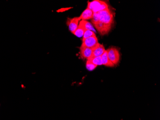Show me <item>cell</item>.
<instances>
[{
    "instance_id": "6da1fadb",
    "label": "cell",
    "mask_w": 160,
    "mask_h": 120,
    "mask_svg": "<svg viewBox=\"0 0 160 120\" xmlns=\"http://www.w3.org/2000/svg\"><path fill=\"white\" fill-rule=\"evenodd\" d=\"M101 22L112 26L114 24V17L109 9L93 13L92 22Z\"/></svg>"
},
{
    "instance_id": "7a4b0ae2",
    "label": "cell",
    "mask_w": 160,
    "mask_h": 120,
    "mask_svg": "<svg viewBox=\"0 0 160 120\" xmlns=\"http://www.w3.org/2000/svg\"><path fill=\"white\" fill-rule=\"evenodd\" d=\"M87 8L91 10L93 13L109 9L108 6L106 2L100 0H95L88 2Z\"/></svg>"
},
{
    "instance_id": "3957f363",
    "label": "cell",
    "mask_w": 160,
    "mask_h": 120,
    "mask_svg": "<svg viewBox=\"0 0 160 120\" xmlns=\"http://www.w3.org/2000/svg\"><path fill=\"white\" fill-rule=\"evenodd\" d=\"M108 57L114 65H118L120 60L119 51L117 48L112 47L107 50Z\"/></svg>"
},
{
    "instance_id": "277c9868",
    "label": "cell",
    "mask_w": 160,
    "mask_h": 120,
    "mask_svg": "<svg viewBox=\"0 0 160 120\" xmlns=\"http://www.w3.org/2000/svg\"><path fill=\"white\" fill-rule=\"evenodd\" d=\"M98 44H99V42H98V39L96 36H95L89 37V38H86L85 39H82V46L93 50L97 47V46Z\"/></svg>"
},
{
    "instance_id": "5b68a950",
    "label": "cell",
    "mask_w": 160,
    "mask_h": 120,
    "mask_svg": "<svg viewBox=\"0 0 160 120\" xmlns=\"http://www.w3.org/2000/svg\"><path fill=\"white\" fill-rule=\"evenodd\" d=\"M92 23L101 35H104L107 34L112 28V26L105 24L101 22H92Z\"/></svg>"
},
{
    "instance_id": "8992f818",
    "label": "cell",
    "mask_w": 160,
    "mask_h": 120,
    "mask_svg": "<svg viewBox=\"0 0 160 120\" xmlns=\"http://www.w3.org/2000/svg\"><path fill=\"white\" fill-rule=\"evenodd\" d=\"M80 21L79 17H75L74 18H68L67 24L69 27V29L72 33H74L76 30L79 25V21Z\"/></svg>"
},
{
    "instance_id": "52a82bcc",
    "label": "cell",
    "mask_w": 160,
    "mask_h": 120,
    "mask_svg": "<svg viewBox=\"0 0 160 120\" xmlns=\"http://www.w3.org/2000/svg\"><path fill=\"white\" fill-rule=\"evenodd\" d=\"M93 51V50L90 49V48H87L85 46H81L80 47V54L81 56L83 59H90L92 57Z\"/></svg>"
},
{
    "instance_id": "ba28073f",
    "label": "cell",
    "mask_w": 160,
    "mask_h": 120,
    "mask_svg": "<svg viewBox=\"0 0 160 120\" xmlns=\"http://www.w3.org/2000/svg\"><path fill=\"white\" fill-rule=\"evenodd\" d=\"M106 51L105 47L102 44L99 43L97 47L93 49V51L92 57H96V56H101Z\"/></svg>"
},
{
    "instance_id": "9c48e42d",
    "label": "cell",
    "mask_w": 160,
    "mask_h": 120,
    "mask_svg": "<svg viewBox=\"0 0 160 120\" xmlns=\"http://www.w3.org/2000/svg\"><path fill=\"white\" fill-rule=\"evenodd\" d=\"M93 13L89 8H87L82 13L81 15L79 17L80 20H86L92 19L93 16Z\"/></svg>"
},
{
    "instance_id": "30bf717a",
    "label": "cell",
    "mask_w": 160,
    "mask_h": 120,
    "mask_svg": "<svg viewBox=\"0 0 160 120\" xmlns=\"http://www.w3.org/2000/svg\"><path fill=\"white\" fill-rule=\"evenodd\" d=\"M102 63L104 66L107 67H114V65L113 63L111 62L108 57L107 53V51L103 54L101 56Z\"/></svg>"
},
{
    "instance_id": "8fae6325",
    "label": "cell",
    "mask_w": 160,
    "mask_h": 120,
    "mask_svg": "<svg viewBox=\"0 0 160 120\" xmlns=\"http://www.w3.org/2000/svg\"><path fill=\"white\" fill-rule=\"evenodd\" d=\"M85 29L84 27H83L82 24L80 23L79 25H78V28H77V29H76V30L75 31V32L73 34L75 35L76 36H77V37L81 38V37H83L84 33L85 32Z\"/></svg>"
},
{
    "instance_id": "7c38bea8",
    "label": "cell",
    "mask_w": 160,
    "mask_h": 120,
    "mask_svg": "<svg viewBox=\"0 0 160 120\" xmlns=\"http://www.w3.org/2000/svg\"><path fill=\"white\" fill-rule=\"evenodd\" d=\"M80 23L82 24L85 30H91L95 32V29L91 23L86 20H81L80 21Z\"/></svg>"
},
{
    "instance_id": "4fadbf2b",
    "label": "cell",
    "mask_w": 160,
    "mask_h": 120,
    "mask_svg": "<svg viewBox=\"0 0 160 120\" xmlns=\"http://www.w3.org/2000/svg\"><path fill=\"white\" fill-rule=\"evenodd\" d=\"M88 61L92 62L96 66H101L102 65V63L101 56H96V57H93L88 59Z\"/></svg>"
},
{
    "instance_id": "5bb4252c",
    "label": "cell",
    "mask_w": 160,
    "mask_h": 120,
    "mask_svg": "<svg viewBox=\"0 0 160 120\" xmlns=\"http://www.w3.org/2000/svg\"><path fill=\"white\" fill-rule=\"evenodd\" d=\"M95 36H96V35L93 31H91V30H86L85 32L84 33V34H83L82 39H86V38H89V37Z\"/></svg>"
},
{
    "instance_id": "9a60e30c",
    "label": "cell",
    "mask_w": 160,
    "mask_h": 120,
    "mask_svg": "<svg viewBox=\"0 0 160 120\" xmlns=\"http://www.w3.org/2000/svg\"><path fill=\"white\" fill-rule=\"evenodd\" d=\"M97 66L94 65L92 62L87 60V61L86 62V67L87 69H88V70H89V71H93L95 68H96Z\"/></svg>"
},
{
    "instance_id": "2e32d148",
    "label": "cell",
    "mask_w": 160,
    "mask_h": 120,
    "mask_svg": "<svg viewBox=\"0 0 160 120\" xmlns=\"http://www.w3.org/2000/svg\"><path fill=\"white\" fill-rule=\"evenodd\" d=\"M70 9L69 8H62V9H60V10H59V11H58V12H63V11H66V10H68V9Z\"/></svg>"
}]
</instances>
